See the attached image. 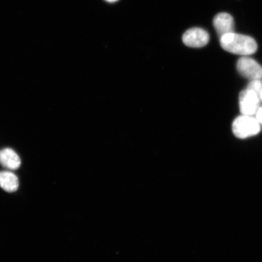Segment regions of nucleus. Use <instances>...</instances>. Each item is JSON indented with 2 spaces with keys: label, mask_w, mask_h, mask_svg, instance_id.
Instances as JSON below:
<instances>
[{
  "label": "nucleus",
  "mask_w": 262,
  "mask_h": 262,
  "mask_svg": "<svg viewBox=\"0 0 262 262\" xmlns=\"http://www.w3.org/2000/svg\"><path fill=\"white\" fill-rule=\"evenodd\" d=\"M221 47L230 53L248 56L257 50V44L250 36L232 32L220 38Z\"/></svg>",
  "instance_id": "nucleus-1"
},
{
  "label": "nucleus",
  "mask_w": 262,
  "mask_h": 262,
  "mask_svg": "<svg viewBox=\"0 0 262 262\" xmlns=\"http://www.w3.org/2000/svg\"><path fill=\"white\" fill-rule=\"evenodd\" d=\"M232 132L238 139H245L260 132V125L254 116L241 115L232 123Z\"/></svg>",
  "instance_id": "nucleus-2"
},
{
  "label": "nucleus",
  "mask_w": 262,
  "mask_h": 262,
  "mask_svg": "<svg viewBox=\"0 0 262 262\" xmlns=\"http://www.w3.org/2000/svg\"><path fill=\"white\" fill-rule=\"evenodd\" d=\"M260 98L254 92L248 89L239 95V107L242 115L254 116L260 108Z\"/></svg>",
  "instance_id": "nucleus-3"
},
{
  "label": "nucleus",
  "mask_w": 262,
  "mask_h": 262,
  "mask_svg": "<svg viewBox=\"0 0 262 262\" xmlns=\"http://www.w3.org/2000/svg\"><path fill=\"white\" fill-rule=\"evenodd\" d=\"M237 68L242 76L248 79L262 80V67L253 58L248 56L241 57L238 60Z\"/></svg>",
  "instance_id": "nucleus-4"
},
{
  "label": "nucleus",
  "mask_w": 262,
  "mask_h": 262,
  "mask_svg": "<svg viewBox=\"0 0 262 262\" xmlns=\"http://www.w3.org/2000/svg\"><path fill=\"white\" fill-rule=\"evenodd\" d=\"M182 40L183 43L188 47L202 48L208 43L209 35L207 31L202 28H191L185 32Z\"/></svg>",
  "instance_id": "nucleus-5"
},
{
  "label": "nucleus",
  "mask_w": 262,
  "mask_h": 262,
  "mask_svg": "<svg viewBox=\"0 0 262 262\" xmlns=\"http://www.w3.org/2000/svg\"><path fill=\"white\" fill-rule=\"evenodd\" d=\"M216 32L219 37L234 32V18L228 13L222 12L216 15L213 19Z\"/></svg>",
  "instance_id": "nucleus-6"
},
{
  "label": "nucleus",
  "mask_w": 262,
  "mask_h": 262,
  "mask_svg": "<svg viewBox=\"0 0 262 262\" xmlns=\"http://www.w3.org/2000/svg\"><path fill=\"white\" fill-rule=\"evenodd\" d=\"M20 157L14 149L5 148L0 150V164L7 170L14 171L21 166Z\"/></svg>",
  "instance_id": "nucleus-7"
},
{
  "label": "nucleus",
  "mask_w": 262,
  "mask_h": 262,
  "mask_svg": "<svg viewBox=\"0 0 262 262\" xmlns=\"http://www.w3.org/2000/svg\"><path fill=\"white\" fill-rule=\"evenodd\" d=\"M19 179L10 170L0 171V188L8 192H14L19 188Z\"/></svg>",
  "instance_id": "nucleus-8"
},
{
  "label": "nucleus",
  "mask_w": 262,
  "mask_h": 262,
  "mask_svg": "<svg viewBox=\"0 0 262 262\" xmlns=\"http://www.w3.org/2000/svg\"><path fill=\"white\" fill-rule=\"evenodd\" d=\"M247 89L254 92V93L260 96L262 92V80H251L248 84Z\"/></svg>",
  "instance_id": "nucleus-9"
},
{
  "label": "nucleus",
  "mask_w": 262,
  "mask_h": 262,
  "mask_svg": "<svg viewBox=\"0 0 262 262\" xmlns=\"http://www.w3.org/2000/svg\"><path fill=\"white\" fill-rule=\"evenodd\" d=\"M255 119H257V122L259 123L260 125L262 126V107H260L258 110L257 112L255 115Z\"/></svg>",
  "instance_id": "nucleus-10"
},
{
  "label": "nucleus",
  "mask_w": 262,
  "mask_h": 262,
  "mask_svg": "<svg viewBox=\"0 0 262 262\" xmlns=\"http://www.w3.org/2000/svg\"><path fill=\"white\" fill-rule=\"evenodd\" d=\"M106 2L109 3H114L118 1V0H106Z\"/></svg>",
  "instance_id": "nucleus-11"
},
{
  "label": "nucleus",
  "mask_w": 262,
  "mask_h": 262,
  "mask_svg": "<svg viewBox=\"0 0 262 262\" xmlns=\"http://www.w3.org/2000/svg\"><path fill=\"white\" fill-rule=\"evenodd\" d=\"M260 100L262 101V92H261V93L260 94Z\"/></svg>",
  "instance_id": "nucleus-12"
}]
</instances>
